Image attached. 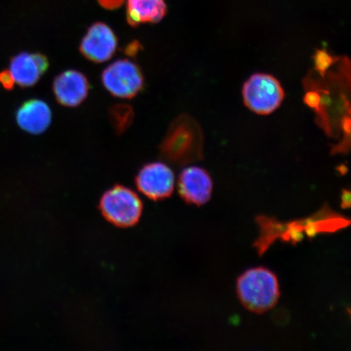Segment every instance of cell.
I'll use <instances>...</instances> for the list:
<instances>
[{
    "mask_svg": "<svg viewBox=\"0 0 351 351\" xmlns=\"http://www.w3.org/2000/svg\"><path fill=\"white\" fill-rule=\"evenodd\" d=\"M167 13L165 0H127L126 17L130 26L156 24L163 20Z\"/></svg>",
    "mask_w": 351,
    "mask_h": 351,
    "instance_id": "cell-11",
    "label": "cell"
},
{
    "mask_svg": "<svg viewBox=\"0 0 351 351\" xmlns=\"http://www.w3.org/2000/svg\"><path fill=\"white\" fill-rule=\"evenodd\" d=\"M180 195L189 204L204 206L212 197L213 182L210 174L203 168L191 166L184 169L178 178Z\"/></svg>",
    "mask_w": 351,
    "mask_h": 351,
    "instance_id": "cell-7",
    "label": "cell"
},
{
    "mask_svg": "<svg viewBox=\"0 0 351 351\" xmlns=\"http://www.w3.org/2000/svg\"><path fill=\"white\" fill-rule=\"evenodd\" d=\"M52 90L58 104L64 107L76 108L89 95L90 83L84 73L69 69L55 77Z\"/></svg>",
    "mask_w": 351,
    "mask_h": 351,
    "instance_id": "cell-8",
    "label": "cell"
},
{
    "mask_svg": "<svg viewBox=\"0 0 351 351\" xmlns=\"http://www.w3.org/2000/svg\"><path fill=\"white\" fill-rule=\"evenodd\" d=\"M175 183L173 171L161 162L145 165L136 177L138 190L152 200L165 199L172 195Z\"/></svg>",
    "mask_w": 351,
    "mask_h": 351,
    "instance_id": "cell-5",
    "label": "cell"
},
{
    "mask_svg": "<svg viewBox=\"0 0 351 351\" xmlns=\"http://www.w3.org/2000/svg\"><path fill=\"white\" fill-rule=\"evenodd\" d=\"M0 85L6 90H12L14 88L15 82L13 80L10 70L3 69L0 71Z\"/></svg>",
    "mask_w": 351,
    "mask_h": 351,
    "instance_id": "cell-13",
    "label": "cell"
},
{
    "mask_svg": "<svg viewBox=\"0 0 351 351\" xmlns=\"http://www.w3.org/2000/svg\"><path fill=\"white\" fill-rule=\"evenodd\" d=\"M100 209L109 222L119 227H129L139 221L143 203L131 189L116 186L104 193L100 200Z\"/></svg>",
    "mask_w": 351,
    "mask_h": 351,
    "instance_id": "cell-2",
    "label": "cell"
},
{
    "mask_svg": "<svg viewBox=\"0 0 351 351\" xmlns=\"http://www.w3.org/2000/svg\"><path fill=\"white\" fill-rule=\"evenodd\" d=\"M142 49L141 43L138 41H133L125 47L124 53L130 57H136Z\"/></svg>",
    "mask_w": 351,
    "mask_h": 351,
    "instance_id": "cell-14",
    "label": "cell"
},
{
    "mask_svg": "<svg viewBox=\"0 0 351 351\" xmlns=\"http://www.w3.org/2000/svg\"><path fill=\"white\" fill-rule=\"evenodd\" d=\"M243 96L251 111L269 115L280 106L285 93L278 79L269 74L256 73L244 83Z\"/></svg>",
    "mask_w": 351,
    "mask_h": 351,
    "instance_id": "cell-4",
    "label": "cell"
},
{
    "mask_svg": "<svg viewBox=\"0 0 351 351\" xmlns=\"http://www.w3.org/2000/svg\"><path fill=\"white\" fill-rule=\"evenodd\" d=\"M101 82L114 97L131 99L143 90L145 78L141 68L129 59L114 61L101 74Z\"/></svg>",
    "mask_w": 351,
    "mask_h": 351,
    "instance_id": "cell-3",
    "label": "cell"
},
{
    "mask_svg": "<svg viewBox=\"0 0 351 351\" xmlns=\"http://www.w3.org/2000/svg\"><path fill=\"white\" fill-rule=\"evenodd\" d=\"M236 289L241 304L256 314L273 309L280 297L278 276L263 267L244 271L237 280Z\"/></svg>",
    "mask_w": 351,
    "mask_h": 351,
    "instance_id": "cell-1",
    "label": "cell"
},
{
    "mask_svg": "<svg viewBox=\"0 0 351 351\" xmlns=\"http://www.w3.org/2000/svg\"><path fill=\"white\" fill-rule=\"evenodd\" d=\"M110 122L116 134L121 135L130 128L134 119V112L130 104H117L108 110Z\"/></svg>",
    "mask_w": 351,
    "mask_h": 351,
    "instance_id": "cell-12",
    "label": "cell"
},
{
    "mask_svg": "<svg viewBox=\"0 0 351 351\" xmlns=\"http://www.w3.org/2000/svg\"><path fill=\"white\" fill-rule=\"evenodd\" d=\"M118 38L111 27L104 22L90 26L79 46L81 54L95 64L106 62L115 55Z\"/></svg>",
    "mask_w": 351,
    "mask_h": 351,
    "instance_id": "cell-6",
    "label": "cell"
},
{
    "mask_svg": "<svg viewBox=\"0 0 351 351\" xmlns=\"http://www.w3.org/2000/svg\"><path fill=\"white\" fill-rule=\"evenodd\" d=\"M49 66V60L45 55L39 52H21L12 57L8 70L15 84L29 88L37 84Z\"/></svg>",
    "mask_w": 351,
    "mask_h": 351,
    "instance_id": "cell-9",
    "label": "cell"
},
{
    "mask_svg": "<svg viewBox=\"0 0 351 351\" xmlns=\"http://www.w3.org/2000/svg\"><path fill=\"white\" fill-rule=\"evenodd\" d=\"M15 117L17 125L22 130L30 134L39 135L49 128L52 112L45 101L30 99L17 108Z\"/></svg>",
    "mask_w": 351,
    "mask_h": 351,
    "instance_id": "cell-10",
    "label": "cell"
}]
</instances>
